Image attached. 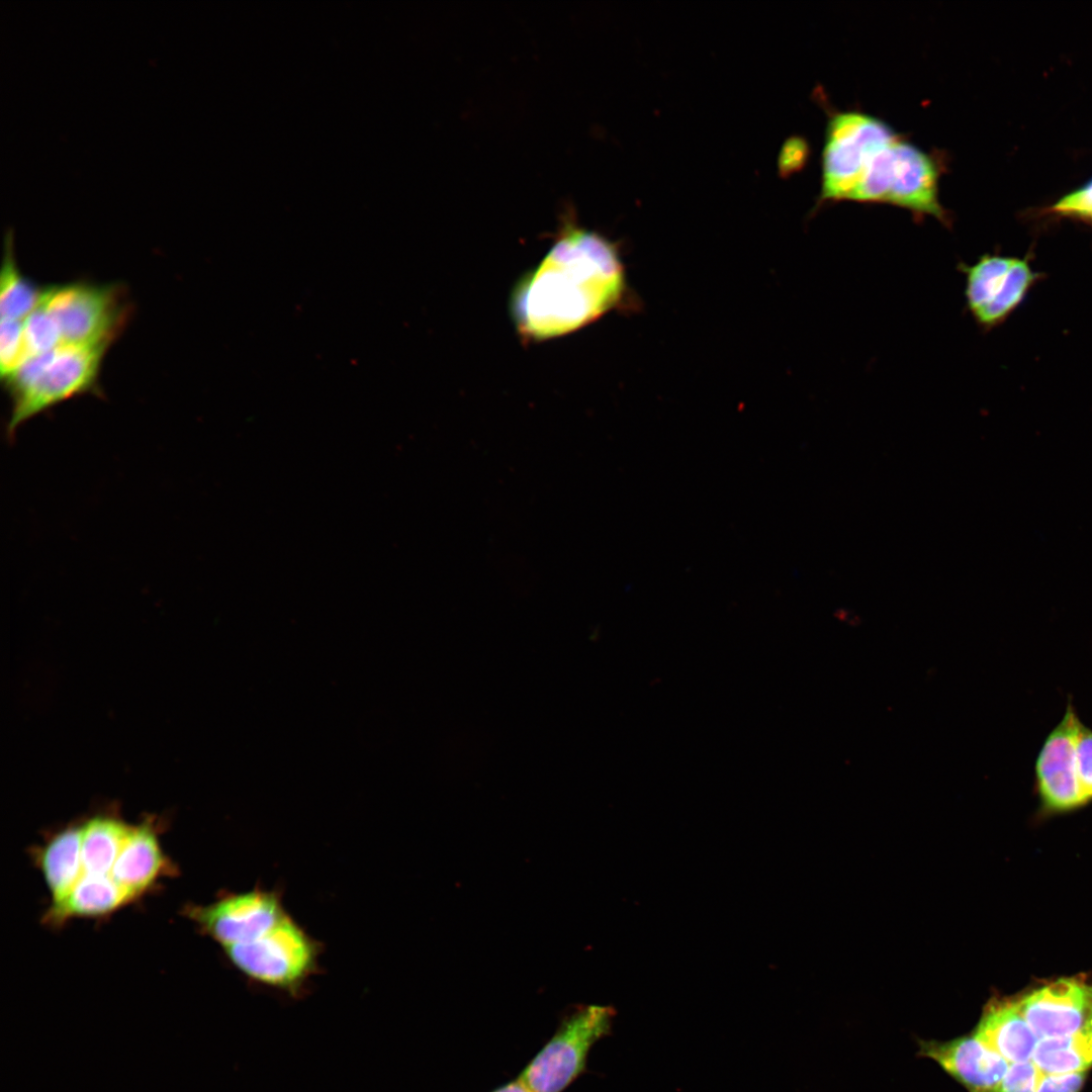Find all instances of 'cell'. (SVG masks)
Returning <instances> with one entry per match:
<instances>
[{"label":"cell","mask_w":1092,"mask_h":1092,"mask_svg":"<svg viewBox=\"0 0 1092 1092\" xmlns=\"http://www.w3.org/2000/svg\"><path fill=\"white\" fill-rule=\"evenodd\" d=\"M186 914L252 984L298 998L322 973L324 943L288 911L282 889L257 883Z\"/></svg>","instance_id":"obj_1"},{"label":"cell","mask_w":1092,"mask_h":1092,"mask_svg":"<svg viewBox=\"0 0 1092 1092\" xmlns=\"http://www.w3.org/2000/svg\"><path fill=\"white\" fill-rule=\"evenodd\" d=\"M565 218L550 250L512 297L515 324L528 340L560 337L593 323L613 308L625 290L615 245Z\"/></svg>","instance_id":"obj_2"},{"label":"cell","mask_w":1092,"mask_h":1092,"mask_svg":"<svg viewBox=\"0 0 1092 1092\" xmlns=\"http://www.w3.org/2000/svg\"><path fill=\"white\" fill-rule=\"evenodd\" d=\"M106 346L61 344L29 357L6 382L12 400L9 437L46 410L96 388Z\"/></svg>","instance_id":"obj_3"},{"label":"cell","mask_w":1092,"mask_h":1092,"mask_svg":"<svg viewBox=\"0 0 1092 1092\" xmlns=\"http://www.w3.org/2000/svg\"><path fill=\"white\" fill-rule=\"evenodd\" d=\"M614 1015L609 1006H573L518 1077L531 1092H564L587 1071L588 1054L611 1033Z\"/></svg>","instance_id":"obj_4"},{"label":"cell","mask_w":1092,"mask_h":1092,"mask_svg":"<svg viewBox=\"0 0 1092 1092\" xmlns=\"http://www.w3.org/2000/svg\"><path fill=\"white\" fill-rule=\"evenodd\" d=\"M897 135L886 122L870 114H832L825 131L818 203L849 200L870 158Z\"/></svg>","instance_id":"obj_5"},{"label":"cell","mask_w":1092,"mask_h":1092,"mask_svg":"<svg viewBox=\"0 0 1092 1092\" xmlns=\"http://www.w3.org/2000/svg\"><path fill=\"white\" fill-rule=\"evenodd\" d=\"M41 305L55 321L62 344L108 347L127 316L121 289L112 284L52 286L44 289Z\"/></svg>","instance_id":"obj_6"},{"label":"cell","mask_w":1092,"mask_h":1092,"mask_svg":"<svg viewBox=\"0 0 1092 1092\" xmlns=\"http://www.w3.org/2000/svg\"><path fill=\"white\" fill-rule=\"evenodd\" d=\"M965 274L967 306L982 327L1001 323L1022 300L1035 279L1026 260L984 255L972 265L961 264Z\"/></svg>","instance_id":"obj_7"},{"label":"cell","mask_w":1092,"mask_h":1092,"mask_svg":"<svg viewBox=\"0 0 1092 1092\" xmlns=\"http://www.w3.org/2000/svg\"><path fill=\"white\" fill-rule=\"evenodd\" d=\"M1081 723L1069 700L1062 719L1045 736L1035 757V790L1046 811L1066 812L1087 803L1075 766V741Z\"/></svg>","instance_id":"obj_8"},{"label":"cell","mask_w":1092,"mask_h":1092,"mask_svg":"<svg viewBox=\"0 0 1092 1092\" xmlns=\"http://www.w3.org/2000/svg\"><path fill=\"white\" fill-rule=\"evenodd\" d=\"M939 169L930 155L898 138L886 167L881 203L904 207L916 216L931 215L944 224L950 218L938 199Z\"/></svg>","instance_id":"obj_9"},{"label":"cell","mask_w":1092,"mask_h":1092,"mask_svg":"<svg viewBox=\"0 0 1092 1092\" xmlns=\"http://www.w3.org/2000/svg\"><path fill=\"white\" fill-rule=\"evenodd\" d=\"M1016 1002L1039 1039L1070 1035L1092 1024V985L1077 978L1059 979Z\"/></svg>","instance_id":"obj_10"},{"label":"cell","mask_w":1092,"mask_h":1092,"mask_svg":"<svg viewBox=\"0 0 1092 1092\" xmlns=\"http://www.w3.org/2000/svg\"><path fill=\"white\" fill-rule=\"evenodd\" d=\"M919 1054L936 1062L968 1092H997L1008 1062L974 1033L948 1041H920Z\"/></svg>","instance_id":"obj_11"},{"label":"cell","mask_w":1092,"mask_h":1092,"mask_svg":"<svg viewBox=\"0 0 1092 1092\" xmlns=\"http://www.w3.org/2000/svg\"><path fill=\"white\" fill-rule=\"evenodd\" d=\"M974 1034L1011 1063L1029 1061L1038 1041L1013 999L989 1002Z\"/></svg>","instance_id":"obj_12"},{"label":"cell","mask_w":1092,"mask_h":1092,"mask_svg":"<svg viewBox=\"0 0 1092 1092\" xmlns=\"http://www.w3.org/2000/svg\"><path fill=\"white\" fill-rule=\"evenodd\" d=\"M166 857L153 825L131 826L110 877L134 898L141 896L166 868Z\"/></svg>","instance_id":"obj_13"},{"label":"cell","mask_w":1092,"mask_h":1092,"mask_svg":"<svg viewBox=\"0 0 1092 1092\" xmlns=\"http://www.w3.org/2000/svg\"><path fill=\"white\" fill-rule=\"evenodd\" d=\"M135 899L108 876L83 874L73 889L58 903H53L46 920L58 924L72 917H96L109 914Z\"/></svg>","instance_id":"obj_14"},{"label":"cell","mask_w":1092,"mask_h":1092,"mask_svg":"<svg viewBox=\"0 0 1092 1092\" xmlns=\"http://www.w3.org/2000/svg\"><path fill=\"white\" fill-rule=\"evenodd\" d=\"M83 826H69L55 834L38 851L36 860L53 903L66 897L83 876Z\"/></svg>","instance_id":"obj_15"},{"label":"cell","mask_w":1092,"mask_h":1092,"mask_svg":"<svg viewBox=\"0 0 1092 1092\" xmlns=\"http://www.w3.org/2000/svg\"><path fill=\"white\" fill-rule=\"evenodd\" d=\"M82 826L84 874L110 875L128 837L131 826L109 816H96Z\"/></svg>","instance_id":"obj_16"},{"label":"cell","mask_w":1092,"mask_h":1092,"mask_svg":"<svg viewBox=\"0 0 1092 1092\" xmlns=\"http://www.w3.org/2000/svg\"><path fill=\"white\" fill-rule=\"evenodd\" d=\"M1031 1060L1044 1075L1086 1071L1092 1066V1024L1070 1035L1040 1038Z\"/></svg>","instance_id":"obj_17"},{"label":"cell","mask_w":1092,"mask_h":1092,"mask_svg":"<svg viewBox=\"0 0 1092 1092\" xmlns=\"http://www.w3.org/2000/svg\"><path fill=\"white\" fill-rule=\"evenodd\" d=\"M12 243V234L7 233L0 276V313L1 318L23 322L40 304L44 290L20 273Z\"/></svg>","instance_id":"obj_18"},{"label":"cell","mask_w":1092,"mask_h":1092,"mask_svg":"<svg viewBox=\"0 0 1092 1092\" xmlns=\"http://www.w3.org/2000/svg\"><path fill=\"white\" fill-rule=\"evenodd\" d=\"M28 358L48 353L62 344L58 327L40 304L23 321Z\"/></svg>","instance_id":"obj_19"},{"label":"cell","mask_w":1092,"mask_h":1092,"mask_svg":"<svg viewBox=\"0 0 1092 1092\" xmlns=\"http://www.w3.org/2000/svg\"><path fill=\"white\" fill-rule=\"evenodd\" d=\"M27 359L23 322L1 318L0 372L3 381L12 376Z\"/></svg>","instance_id":"obj_20"},{"label":"cell","mask_w":1092,"mask_h":1092,"mask_svg":"<svg viewBox=\"0 0 1092 1092\" xmlns=\"http://www.w3.org/2000/svg\"><path fill=\"white\" fill-rule=\"evenodd\" d=\"M1075 766L1080 791L1092 800V728L1081 723L1075 741Z\"/></svg>","instance_id":"obj_21"},{"label":"cell","mask_w":1092,"mask_h":1092,"mask_svg":"<svg viewBox=\"0 0 1092 1092\" xmlns=\"http://www.w3.org/2000/svg\"><path fill=\"white\" fill-rule=\"evenodd\" d=\"M1041 1076L1032 1062L1012 1063L997 1092H1036Z\"/></svg>","instance_id":"obj_22"},{"label":"cell","mask_w":1092,"mask_h":1092,"mask_svg":"<svg viewBox=\"0 0 1092 1092\" xmlns=\"http://www.w3.org/2000/svg\"><path fill=\"white\" fill-rule=\"evenodd\" d=\"M1053 210L1064 215L1092 219V180L1060 199Z\"/></svg>","instance_id":"obj_23"},{"label":"cell","mask_w":1092,"mask_h":1092,"mask_svg":"<svg viewBox=\"0 0 1092 1092\" xmlns=\"http://www.w3.org/2000/svg\"><path fill=\"white\" fill-rule=\"evenodd\" d=\"M1086 1072L1042 1074L1036 1092H1080Z\"/></svg>","instance_id":"obj_24"},{"label":"cell","mask_w":1092,"mask_h":1092,"mask_svg":"<svg viewBox=\"0 0 1092 1092\" xmlns=\"http://www.w3.org/2000/svg\"><path fill=\"white\" fill-rule=\"evenodd\" d=\"M807 156L808 146L803 139L796 136L789 139L781 151L780 170L787 175L800 169L806 162Z\"/></svg>","instance_id":"obj_25"},{"label":"cell","mask_w":1092,"mask_h":1092,"mask_svg":"<svg viewBox=\"0 0 1092 1092\" xmlns=\"http://www.w3.org/2000/svg\"><path fill=\"white\" fill-rule=\"evenodd\" d=\"M490 1092H531L519 1077L494 1088Z\"/></svg>","instance_id":"obj_26"}]
</instances>
